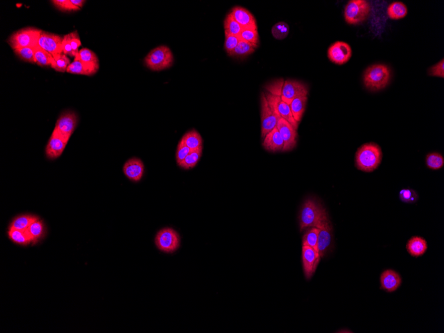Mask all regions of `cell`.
<instances>
[{"instance_id": "cell-1", "label": "cell", "mask_w": 444, "mask_h": 333, "mask_svg": "<svg viewBox=\"0 0 444 333\" xmlns=\"http://www.w3.org/2000/svg\"><path fill=\"white\" fill-rule=\"evenodd\" d=\"M328 220V213L321 203L314 199H306L304 201L299 214L300 232L313 227L319 228Z\"/></svg>"}, {"instance_id": "cell-2", "label": "cell", "mask_w": 444, "mask_h": 333, "mask_svg": "<svg viewBox=\"0 0 444 333\" xmlns=\"http://www.w3.org/2000/svg\"><path fill=\"white\" fill-rule=\"evenodd\" d=\"M382 152L380 146L374 143H368L360 147L356 154V164L358 169L366 172L376 170L382 161Z\"/></svg>"}, {"instance_id": "cell-3", "label": "cell", "mask_w": 444, "mask_h": 333, "mask_svg": "<svg viewBox=\"0 0 444 333\" xmlns=\"http://www.w3.org/2000/svg\"><path fill=\"white\" fill-rule=\"evenodd\" d=\"M390 79V70L385 65H373L365 71L364 83L367 89L372 91L384 89Z\"/></svg>"}, {"instance_id": "cell-4", "label": "cell", "mask_w": 444, "mask_h": 333, "mask_svg": "<svg viewBox=\"0 0 444 333\" xmlns=\"http://www.w3.org/2000/svg\"><path fill=\"white\" fill-rule=\"evenodd\" d=\"M174 62L172 52L166 46H160L153 49L145 59V65L153 71H160L170 68Z\"/></svg>"}, {"instance_id": "cell-5", "label": "cell", "mask_w": 444, "mask_h": 333, "mask_svg": "<svg viewBox=\"0 0 444 333\" xmlns=\"http://www.w3.org/2000/svg\"><path fill=\"white\" fill-rule=\"evenodd\" d=\"M42 31L35 27H25L13 33L7 40V43L13 50L23 48H36Z\"/></svg>"}, {"instance_id": "cell-6", "label": "cell", "mask_w": 444, "mask_h": 333, "mask_svg": "<svg viewBox=\"0 0 444 333\" xmlns=\"http://www.w3.org/2000/svg\"><path fill=\"white\" fill-rule=\"evenodd\" d=\"M370 9V3L365 0H351L345 7V21L351 25L363 22L368 17Z\"/></svg>"}, {"instance_id": "cell-7", "label": "cell", "mask_w": 444, "mask_h": 333, "mask_svg": "<svg viewBox=\"0 0 444 333\" xmlns=\"http://www.w3.org/2000/svg\"><path fill=\"white\" fill-rule=\"evenodd\" d=\"M155 244L160 252L165 254H173L180 246V237L172 228L162 229L157 233Z\"/></svg>"}, {"instance_id": "cell-8", "label": "cell", "mask_w": 444, "mask_h": 333, "mask_svg": "<svg viewBox=\"0 0 444 333\" xmlns=\"http://www.w3.org/2000/svg\"><path fill=\"white\" fill-rule=\"evenodd\" d=\"M77 121L76 113L72 111H66L59 117L53 132L68 142L75 129Z\"/></svg>"}, {"instance_id": "cell-9", "label": "cell", "mask_w": 444, "mask_h": 333, "mask_svg": "<svg viewBox=\"0 0 444 333\" xmlns=\"http://www.w3.org/2000/svg\"><path fill=\"white\" fill-rule=\"evenodd\" d=\"M261 136L264 138L269 133L277 127L278 117L269 105L265 93L261 95Z\"/></svg>"}, {"instance_id": "cell-10", "label": "cell", "mask_w": 444, "mask_h": 333, "mask_svg": "<svg viewBox=\"0 0 444 333\" xmlns=\"http://www.w3.org/2000/svg\"><path fill=\"white\" fill-rule=\"evenodd\" d=\"M268 100L269 105L272 107L273 111L278 117L285 119L290 123L295 129L297 130L298 123L295 120L294 116L289 104L285 103L279 96H275L268 93L265 95Z\"/></svg>"}, {"instance_id": "cell-11", "label": "cell", "mask_w": 444, "mask_h": 333, "mask_svg": "<svg viewBox=\"0 0 444 333\" xmlns=\"http://www.w3.org/2000/svg\"><path fill=\"white\" fill-rule=\"evenodd\" d=\"M307 95L306 85L301 82L289 79L284 82L280 97L283 101L290 105L296 98Z\"/></svg>"}, {"instance_id": "cell-12", "label": "cell", "mask_w": 444, "mask_h": 333, "mask_svg": "<svg viewBox=\"0 0 444 333\" xmlns=\"http://www.w3.org/2000/svg\"><path fill=\"white\" fill-rule=\"evenodd\" d=\"M321 256L317 250L308 246H302V262L304 276L306 279H310L315 274L319 266Z\"/></svg>"}, {"instance_id": "cell-13", "label": "cell", "mask_w": 444, "mask_h": 333, "mask_svg": "<svg viewBox=\"0 0 444 333\" xmlns=\"http://www.w3.org/2000/svg\"><path fill=\"white\" fill-rule=\"evenodd\" d=\"M63 39L60 35L42 31L39 38L38 46L46 50L53 57L63 54Z\"/></svg>"}, {"instance_id": "cell-14", "label": "cell", "mask_w": 444, "mask_h": 333, "mask_svg": "<svg viewBox=\"0 0 444 333\" xmlns=\"http://www.w3.org/2000/svg\"><path fill=\"white\" fill-rule=\"evenodd\" d=\"M279 132L284 140V146L283 151H289L294 149L296 144V129L285 119L278 117V125H277Z\"/></svg>"}, {"instance_id": "cell-15", "label": "cell", "mask_w": 444, "mask_h": 333, "mask_svg": "<svg viewBox=\"0 0 444 333\" xmlns=\"http://www.w3.org/2000/svg\"><path fill=\"white\" fill-rule=\"evenodd\" d=\"M351 56V46L345 42H335L328 50V58L335 64H345L349 62Z\"/></svg>"}, {"instance_id": "cell-16", "label": "cell", "mask_w": 444, "mask_h": 333, "mask_svg": "<svg viewBox=\"0 0 444 333\" xmlns=\"http://www.w3.org/2000/svg\"><path fill=\"white\" fill-rule=\"evenodd\" d=\"M319 229L317 251L321 258H323L329 252L333 242V226L329 220L325 221Z\"/></svg>"}, {"instance_id": "cell-17", "label": "cell", "mask_w": 444, "mask_h": 333, "mask_svg": "<svg viewBox=\"0 0 444 333\" xmlns=\"http://www.w3.org/2000/svg\"><path fill=\"white\" fill-rule=\"evenodd\" d=\"M99 64L75 61L69 66L67 72L69 73L92 76L97 73L99 69Z\"/></svg>"}, {"instance_id": "cell-18", "label": "cell", "mask_w": 444, "mask_h": 333, "mask_svg": "<svg viewBox=\"0 0 444 333\" xmlns=\"http://www.w3.org/2000/svg\"><path fill=\"white\" fill-rule=\"evenodd\" d=\"M230 13L243 29H257L255 17L247 9L237 6L233 7Z\"/></svg>"}, {"instance_id": "cell-19", "label": "cell", "mask_w": 444, "mask_h": 333, "mask_svg": "<svg viewBox=\"0 0 444 333\" xmlns=\"http://www.w3.org/2000/svg\"><path fill=\"white\" fill-rule=\"evenodd\" d=\"M68 142L61 138L54 132L52 133L46 146V155L50 159H56L60 157L64 152Z\"/></svg>"}, {"instance_id": "cell-20", "label": "cell", "mask_w": 444, "mask_h": 333, "mask_svg": "<svg viewBox=\"0 0 444 333\" xmlns=\"http://www.w3.org/2000/svg\"><path fill=\"white\" fill-rule=\"evenodd\" d=\"M144 164L140 159L137 158L128 160L123 167L124 173L132 181L139 182L143 178L144 174Z\"/></svg>"}, {"instance_id": "cell-21", "label": "cell", "mask_w": 444, "mask_h": 333, "mask_svg": "<svg viewBox=\"0 0 444 333\" xmlns=\"http://www.w3.org/2000/svg\"><path fill=\"white\" fill-rule=\"evenodd\" d=\"M380 284L381 289L391 293L396 291L401 285L402 278L394 270H386L381 274Z\"/></svg>"}, {"instance_id": "cell-22", "label": "cell", "mask_w": 444, "mask_h": 333, "mask_svg": "<svg viewBox=\"0 0 444 333\" xmlns=\"http://www.w3.org/2000/svg\"><path fill=\"white\" fill-rule=\"evenodd\" d=\"M263 146L268 151H283L284 142L277 127L264 137Z\"/></svg>"}, {"instance_id": "cell-23", "label": "cell", "mask_w": 444, "mask_h": 333, "mask_svg": "<svg viewBox=\"0 0 444 333\" xmlns=\"http://www.w3.org/2000/svg\"><path fill=\"white\" fill-rule=\"evenodd\" d=\"M408 252L414 258L423 256L428 249L426 241L419 236L412 237L406 245Z\"/></svg>"}, {"instance_id": "cell-24", "label": "cell", "mask_w": 444, "mask_h": 333, "mask_svg": "<svg viewBox=\"0 0 444 333\" xmlns=\"http://www.w3.org/2000/svg\"><path fill=\"white\" fill-rule=\"evenodd\" d=\"M306 101H307V96H302V97L296 98L290 104L293 116H294L295 120L298 123L301 120L302 115H303Z\"/></svg>"}, {"instance_id": "cell-25", "label": "cell", "mask_w": 444, "mask_h": 333, "mask_svg": "<svg viewBox=\"0 0 444 333\" xmlns=\"http://www.w3.org/2000/svg\"><path fill=\"white\" fill-rule=\"evenodd\" d=\"M7 234L9 240L19 246H26L32 243L27 230H19L9 228Z\"/></svg>"}, {"instance_id": "cell-26", "label": "cell", "mask_w": 444, "mask_h": 333, "mask_svg": "<svg viewBox=\"0 0 444 333\" xmlns=\"http://www.w3.org/2000/svg\"><path fill=\"white\" fill-rule=\"evenodd\" d=\"M184 143L191 150H196L202 148V138L201 135L195 130L186 133L182 138Z\"/></svg>"}, {"instance_id": "cell-27", "label": "cell", "mask_w": 444, "mask_h": 333, "mask_svg": "<svg viewBox=\"0 0 444 333\" xmlns=\"http://www.w3.org/2000/svg\"><path fill=\"white\" fill-rule=\"evenodd\" d=\"M38 219V217L35 215H20L15 217L13 221H11L9 225V229H15V230H26L29 226L33 221Z\"/></svg>"}, {"instance_id": "cell-28", "label": "cell", "mask_w": 444, "mask_h": 333, "mask_svg": "<svg viewBox=\"0 0 444 333\" xmlns=\"http://www.w3.org/2000/svg\"><path fill=\"white\" fill-rule=\"evenodd\" d=\"M27 232L30 236L33 244H36L44 236L45 226L43 221L39 218L33 221L27 228Z\"/></svg>"}, {"instance_id": "cell-29", "label": "cell", "mask_w": 444, "mask_h": 333, "mask_svg": "<svg viewBox=\"0 0 444 333\" xmlns=\"http://www.w3.org/2000/svg\"><path fill=\"white\" fill-rule=\"evenodd\" d=\"M387 13L390 19H400L407 15V7L403 3L396 1L391 3L387 9Z\"/></svg>"}, {"instance_id": "cell-30", "label": "cell", "mask_w": 444, "mask_h": 333, "mask_svg": "<svg viewBox=\"0 0 444 333\" xmlns=\"http://www.w3.org/2000/svg\"><path fill=\"white\" fill-rule=\"evenodd\" d=\"M257 45L249 44L245 41H239L238 45L236 48L233 51L231 57H234L236 58H243L253 54L255 52V49L257 48Z\"/></svg>"}, {"instance_id": "cell-31", "label": "cell", "mask_w": 444, "mask_h": 333, "mask_svg": "<svg viewBox=\"0 0 444 333\" xmlns=\"http://www.w3.org/2000/svg\"><path fill=\"white\" fill-rule=\"evenodd\" d=\"M53 56L41 47L37 46L35 51V64L40 67H51Z\"/></svg>"}, {"instance_id": "cell-32", "label": "cell", "mask_w": 444, "mask_h": 333, "mask_svg": "<svg viewBox=\"0 0 444 333\" xmlns=\"http://www.w3.org/2000/svg\"><path fill=\"white\" fill-rule=\"evenodd\" d=\"M225 34L239 37L242 31V27L235 20L229 13L224 20Z\"/></svg>"}, {"instance_id": "cell-33", "label": "cell", "mask_w": 444, "mask_h": 333, "mask_svg": "<svg viewBox=\"0 0 444 333\" xmlns=\"http://www.w3.org/2000/svg\"><path fill=\"white\" fill-rule=\"evenodd\" d=\"M318 235L319 229L315 227L308 228L302 238V246H308L317 250Z\"/></svg>"}, {"instance_id": "cell-34", "label": "cell", "mask_w": 444, "mask_h": 333, "mask_svg": "<svg viewBox=\"0 0 444 333\" xmlns=\"http://www.w3.org/2000/svg\"><path fill=\"white\" fill-rule=\"evenodd\" d=\"M202 151V148L196 150H191V152L188 154L185 159L178 166L186 170L194 168L197 164L200 157H201Z\"/></svg>"}, {"instance_id": "cell-35", "label": "cell", "mask_w": 444, "mask_h": 333, "mask_svg": "<svg viewBox=\"0 0 444 333\" xmlns=\"http://www.w3.org/2000/svg\"><path fill=\"white\" fill-rule=\"evenodd\" d=\"M70 65V59L66 55L62 54L56 57H53L51 67L54 68L56 71L64 72L67 71Z\"/></svg>"}, {"instance_id": "cell-36", "label": "cell", "mask_w": 444, "mask_h": 333, "mask_svg": "<svg viewBox=\"0 0 444 333\" xmlns=\"http://www.w3.org/2000/svg\"><path fill=\"white\" fill-rule=\"evenodd\" d=\"M272 33L273 36L276 40H284L288 37L289 33H290V26L288 23L283 22V21L277 23L273 26Z\"/></svg>"}, {"instance_id": "cell-37", "label": "cell", "mask_w": 444, "mask_h": 333, "mask_svg": "<svg viewBox=\"0 0 444 333\" xmlns=\"http://www.w3.org/2000/svg\"><path fill=\"white\" fill-rule=\"evenodd\" d=\"M426 164L430 169H440L444 166V157L442 154L437 153V152L428 154L426 156Z\"/></svg>"}, {"instance_id": "cell-38", "label": "cell", "mask_w": 444, "mask_h": 333, "mask_svg": "<svg viewBox=\"0 0 444 333\" xmlns=\"http://www.w3.org/2000/svg\"><path fill=\"white\" fill-rule=\"evenodd\" d=\"M239 38L241 40L245 41V42H248L249 44L257 45V46H258L259 44V34L257 29H243Z\"/></svg>"}, {"instance_id": "cell-39", "label": "cell", "mask_w": 444, "mask_h": 333, "mask_svg": "<svg viewBox=\"0 0 444 333\" xmlns=\"http://www.w3.org/2000/svg\"><path fill=\"white\" fill-rule=\"evenodd\" d=\"M35 48H23L13 50L14 54L23 62L35 64Z\"/></svg>"}, {"instance_id": "cell-40", "label": "cell", "mask_w": 444, "mask_h": 333, "mask_svg": "<svg viewBox=\"0 0 444 333\" xmlns=\"http://www.w3.org/2000/svg\"><path fill=\"white\" fill-rule=\"evenodd\" d=\"M74 60L99 64V58H98L97 55L93 51L88 50L87 48H83L79 50L76 56L74 57Z\"/></svg>"}, {"instance_id": "cell-41", "label": "cell", "mask_w": 444, "mask_h": 333, "mask_svg": "<svg viewBox=\"0 0 444 333\" xmlns=\"http://www.w3.org/2000/svg\"><path fill=\"white\" fill-rule=\"evenodd\" d=\"M52 2L57 8L62 11H76L80 9L74 5L73 0H54Z\"/></svg>"}, {"instance_id": "cell-42", "label": "cell", "mask_w": 444, "mask_h": 333, "mask_svg": "<svg viewBox=\"0 0 444 333\" xmlns=\"http://www.w3.org/2000/svg\"><path fill=\"white\" fill-rule=\"evenodd\" d=\"M419 196L412 189H403L400 192V199L403 202L414 203L417 201Z\"/></svg>"}, {"instance_id": "cell-43", "label": "cell", "mask_w": 444, "mask_h": 333, "mask_svg": "<svg viewBox=\"0 0 444 333\" xmlns=\"http://www.w3.org/2000/svg\"><path fill=\"white\" fill-rule=\"evenodd\" d=\"M225 35L224 49L227 54L229 56H231L233 51L235 50L237 45H238L240 39H239V37L233 36V35L227 34H225Z\"/></svg>"}, {"instance_id": "cell-44", "label": "cell", "mask_w": 444, "mask_h": 333, "mask_svg": "<svg viewBox=\"0 0 444 333\" xmlns=\"http://www.w3.org/2000/svg\"><path fill=\"white\" fill-rule=\"evenodd\" d=\"M284 82V80L283 79L276 80V81L272 82V83L268 84L265 87V89L268 90L269 93L271 95L280 97Z\"/></svg>"}, {"instance_id": "cell-45", "label": "cell", "mask_w": 444, "mask_h": 333, "mask_svg": "<svg viewBox=\"0 0 444 333\" xmlns=\"http://www.w3.org/2000/svg\"><path fill=\"white\" fill-rule=\"evenodd\" d=\"M190 152H191V150L182 140H180L178 145L176 154V162L178 165L185 159Z\"/></svg>"}, {"instance_id": "cell-46", "label": "cell", "mask_w": 444, "mask_h": 333, "mask_svg": "<svg viewBox=\"0 0 444 333\" xmlns=\"http://www.w3.org/2000/svg\"><path fill=\"white\" fill-rule=\"evenodd\" d=\"M428 74L434 77H444V60L442 59L428 70Z\"/></svg>"}, {"instance_id": "cell-47", "label": "cell", "mask_w": 444, "mask_h": 333, "mask_svg": "<svg viewBox=\"0 0 444 333\" xmlns=\"http://www.w3.org/2000/svg\"><path fill=\"white\" fill-rule=\"evenodd\" d=\"M68 35L69 38H70L71 46H72L73 51H74V54L76 56L78 52H79L78 48L81 45L79 35H78L77 31H73L72 33H68Z\"/></svg>"}, {"instance_id": "cell-48", "label": "cell", "mask_w": 444, "mask_h": 333, "mask_svg": "<svg viewBox=\"0 0 444 333\" xmlns=\"http://www.w3.org/2000/svg\"><path fill=\"white\" fill-rule=\"evenodd\" d=\"M63 38H64V39H63L62 44L63 54L66 55L67 56L74 57V58L75 55H74L72 46H71L70 38H69L68 35L67 34L64 35Z\"/></svg>"}]
</instances>
